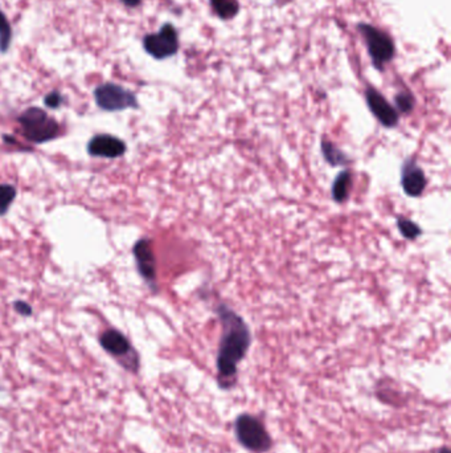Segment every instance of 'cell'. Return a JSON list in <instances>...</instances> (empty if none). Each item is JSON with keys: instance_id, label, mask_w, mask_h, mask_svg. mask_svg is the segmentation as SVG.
I'll list each match as a JSON object with an SVG mask.
<instances>
[{"instance_id": "obj_9", "label": "cell", "mask_w": 451, "mask_h": 453, "mask_svg": "<svg viewBox=\"0 0 451 453\" xmlns=\"http://www.w3.org/2000/svg\"><path fill=\"white\" fill-rule=\"evenodd\" d=\"M401 184L408 196L417 197L424 194L427 184V176L415 160H405L401 170Z\"/></svg>"}, {"instance_id": "obj_6", "label": "cell", "mask_w": 451, "mask_h": 453, "mask_svg": "<svg viewBox=\"0 0 451 453\" xmlns=\"http://www.w3.org/2000/svg\"><path fill=\"white\" fill-rule=\"evenodd\" d=\"M94 99L98 108L106 111L136 109L139 106L134 93L126 88L106 83L94 89Z\"/></svg>"}, {"instance_id": "obj_22", "label": "cell", "mask_w": 451, "mask_h": 453, "mask_svg": "<svg viewBox=\"0 0 451 453\" xmlns=\"http://www.w3.org/2000/svg\"><path fill=\"white\" fill-rule=\"evenodd\" d=\"M438 453H450V449H449V448H446V447H443V448H441V449H439Z\"/></svg>"}, {"instance_id": "obj_2", "label": "cell", "mask_w": 451, "mask_h": 453, "mask_svg": "<svg viewBox=\"0 0 451 453\" xmlns=\"http://www.w3.org/2000/svg\"><path fill=\"white\" fill-rule=\"evenodd\" d=\"M356 28L363 37L368 56L378 72H384L385 67L396 56V46L388 32L369 23H357Z\"/></svg>"}, {"instance_id": "obj_11", "label": "cell", "mask_w": 451, "mask_h": 453, "mask_svg": "<svg viewBox=\"0 0 451 453\" xmlns=\"http://www.w3.org/2000/svg\"><path fill=\"white\" fill-rule=\"evenodd\" d=\"M99 343L103 347V350L108 351L113 356H117V358L118 356H129L130 358V356H136L129 340L120 331H105L99 338ZM131 361H134V359H131ZM134 362L139 363V361H134Z\"/></svg>"}, {"instance_id": "obj_4", "label": "cell", "mask_w": 451, "mask_h": 453, "mask_svg": "<svg viewBox=\"0 0 451 453\" xmlns=\"http://www.w3.org/2000/svg\"><path fill=\"white\" fill-rule=\"evenodd\" d=\"M22 126V133L25 138L35 144L48 142L56 138L60 132V126L56 120L50 118L47 111L40 108H29L17 118Z\"/></svg>"}, {"instance_id": "obj_19", "label": "cell", "mask_w": 451, "mask_h": 453, "mask_svg": "<svg viewBox=\"0 0 451 453\" xmlns=\"http://www.w3.org/2000/svg\"><path fill=\"white\" fill-rule=\"evenodd\" d=\"M62 101H64V98H62V93H60V92H57V90L50 92V93L47 95L45 98H44V104H45V106H47V108H50V109H57V108H60V106H62Z\"/></svg>"}, {"instance_id": "obj_5", "label": "cell", "mask_w": 451, "mask_h": 453, "mask_svg": "<svg viewBox=\"0 0 451 453\" xmlns=\"http://www.w3.org/2000/svg\"><path fill=\"white\" fill-rule=\"evenodd\" d=\"M143 48L147 55L155 60H166L175 56L179 48V34L171 23H164L157 34H148L143 37Z\"/></svg>"}, {"instance_id": "obj_8", "label": "cell", "mask_w": 451, "mask_h": 453, "mask_svg": "<svg viewBox=\"0 0 451 453\" xmlns=\"http://www.w3.org/2000/svg\"><path fill=\"white\" fill-rule=\"evenodd\" d=\"M87 153L92 157L99 158H118L126 153V145L122 139L110 134H98L93 137L87 145Z\"/></svg>"}, {"instance_id": "obj_17", "label": "cell", "mask_w": 451, "mask_h": 453, "mask_svg": "<svg viewBox=\"0 0 451 453\" xmlns=\"http://www.w3.org/2000/svg\"><path fill=\"white\" fill-rule=\"evenodd\" d=\"M397 225H399V230L403 237L409 239V240H415L422 233L421 228L417 224L409 219H405L403 216H400L397 219Z\"/></svg>"}, {"instance_id": "obj_21", "label": "cell", "mask_w": 451, "mask_h": 453, "mask_svg": "<svg viewBox=\"0 0 451 453\" xmlns=\"http://www.w3.org/2000/svg\"><path fill=\"white\" fill-rule=\"evenodd\" d=\"M121 1L129 8H135V7L142 4V0H121Z\"/></svg>"}, {"instance_id": "obj_14", "label": "cell", "mask_w": 451, "mask_h": 453, "mask_svg": "<svg viewBox=\"0 0 451 453\" xmlns=\"http://www.w3.org/2000/svg\"><path fill=\"white\" fill-rule=\"evenodd\" d=\"M322 151H323L324 160H327L331 166L345 165L348 162V158L343 154L342 151L335 145H332L326 138H323L322 141Z\"/></svg>"}, {"instance_id": "obj_13", "label": "cell", "mask_w": 451, "mask_h": 453, "mask_svg": "<svg viewBox=\"0 0 451 453\" xmlns=\"http://www.w3.org/2000/svg\"><path fill=\"white\" fill-rule=\"evenodd\" d=\"M351 188H352V175L350 170H344L338 175V178L332 184L334 200L336 203H344L348 199Z\"/></svg>"}, {"instance_id": "obj_3", "label": "cell", "mask_w": 451, "mask_h": 453, "mask_svg": "<svg viewBox=\"0 0 451 453\" xmlns=\"http://www.w3.org/2000/svg\"><path fill=\"white\" fill-rule=\"evenodd\" d=\"M234 433L238 442L248 451L265 453L273 447V440L264 423L249 414L237 417L234 421Z\"/></svg>"}, {"instance_id": "obj_7", "label": "cell", "mask_w": 451, "mask_h": 453, "mask_svg": "<svg viewBox=\"0 0 451 453\" xmlns=\"http://www.w3.org/2000/svg\"><path fill=\"white\" fill-rule=\"evenodd\" d=\"M364 96L369 111L378 118V123L385 127H396L399 125V111L390 105L387 98L384 97L376 88L366 86Z\"/></svg>"}, {"instance_id": "obj_15", "label": "cell", "mask_w": 451, "mask_h": 453, "mask_svg": "<svg viewBox=\"0 0 451 453\" xmlns=\"http://www.w3.org/2000/svg\"><path fill=\"white\" fill-rule=\"evenodd\" d=\"M13 27L0 8V53H7L13 43Z\"/></svg>"}, {"instance_id": "obj_16", "label": "cell", "mask_w": 451, "mask_h": 453, "mask_svg": "<svg viewBox=\"0 0 451 453\" xmlns=\"http://www.w3.org/2000/svg\"><path fill=\"white\" fill-rule=\"evenodd\" d=\"M394 104L397 106L396 111H399L403 114H408L415 109V98L412 95V92L401 90L394 96Z\"/></svg>"}, {"instance_id": "obj_20", "label": "cell", "mask_w": 451, "mask_h": 453, "mask_svg": "<svg viewBox=\"0 0 451 453\" xmlns=\"http://www.w3.org/2000/svg\"><path fill=\"white\" fill-rule=\"evenodd\" d=\"M15 310L22 316H31L32 314V307H29L24 301L15 302Z\"/></svg>"}, {"instance_id": "obj_18", "label": "cell", "mask_w": 451, "mask_h": 453, "mask_svg": "<svg viewBox=\"0 0 451 453\" xmlns=\"http://www.w3.org/2000/svg\"><path fill=\"white\" fill-rule=\"evenodd\" d=\"M16 196V188L11 184H0V215H4Z\"/></svg>"}, {"instance_id": "obj_12", "label": "cell", "mask_w": 451, "mask_h": 453, "mask_svg": "<svg viewBox=\"0 0 451 453\" xmlns=\"http://www.w3.org/2000/svg\"><path fill=\"white\" fill-rule=\"evenodd\" d=\"M209 4L221 20H232L240 13L241 8L238 0H209Z\"/></svg>"}, {"instance_id": "obj_1", "label": "cell", "mask_w": 451, "mask_h": 453, "mask_svg": "<svg viewBox=\"0 0 451 453\" xmlns=\"http://www.w3.org/2000/svg\"><path fill=\"white\" fill-rule=\"evenodd\" d=\"M216 313L222 325V337L216 358L217 383L220 389L231 390L237 384V368L248 354L252 337L244 319L231 307L220 304Z\"/></svg>"}, {"instance_id": "obj_10", "label": "cell", "mask_w": 451, "mask_h": 453, "mask_svg": "<svg viewBox=\"0 0 451 453\" xmlns=\"http://www.w3.org/2000/svg\"><path fill=\"white\" fill-rule=\"evenodd\" d=\"M134 256L139 273L147 282H154L157 279L155 256L151 248V243L147 239L136 242L134 245Z\"/></svg>"}]
</instances>
